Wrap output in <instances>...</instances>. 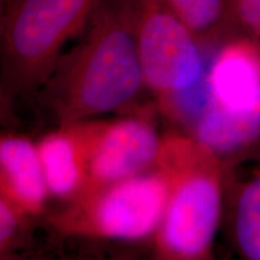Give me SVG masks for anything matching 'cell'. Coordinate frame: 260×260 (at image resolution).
Masks as SVG:
<instances>
[{"label": "cell", "mask_w": 260, "mask_h": 260, "mask_svg": "<svg viewBox=\"0 0 260 260\" xmlns=\"http://www.w3.org/2000/svg\"><path fill=\"white\" fill-rule=\"evenodd\" d=\"M77 124L86 149V183L77 201L158 164L164 141L147 121L124 118L105 124Z\"/></svg>", "instance_id": "cell-6"}, {"label": "cell", "mask_w": 260, "mask_h": 260, "mask_svg": "<svg viewBox=\"0 0 260 260\" xmlns=\"http://www.w3.org/2000/svg\"><path fill=\"white\" fill-rule=\"evenodd\" d=\"M103 0H5L0 52L5 92H39L65 45L88 25Z\"/></svg>", "instance_id": "cell-2"}, {"label": "cell", "mask_w": 260, "mask_h": 260, "mask_svg": "<svg viewBox=\"0 0 260 260\" xmlns=\"http://www.w3.org/2000/svg\"><path fill=\"white\" fill-rule=\"evenodd\" d=\"M190 29L204 47L218 45L236 32L234 0H162Z\"/></svg>", "instance_id": "cell-10"}, {"label": "cell", "mask_w": 260, "mask_h": 260, "mask_svg": "<svg viewBox=\"0 0 260 260\" xmlns=\"http://www.w3.org/2000/svg\"><path fill=\"white\" fill-rule=\"evenodd\" d=\"M2 197L19 213L40 212L48 191L38 146L21 136L0 141Z\"/></svg>", "instance_id": "cell-8"}, {"label": "cell", "mask_w": 260, "mask_h": 260, "mask_svg": "<svg viewBox=\"0 0 260 260\" xmlns=\"http://www.w3.org/2000/svg\"><path fill=\"white\" fill-rule=\"evenodd\" d=\"M17 210L5 198H0V246L2 248L11 241L17 226Z\"/></svg>", "instance_id": "cell-13"}, {"label": "cell", "mask_w": 260, "mask_h": 260, "mask_svg": "<svg viewBox=\"0 0 260 260\" xmlns=\"http://www.w3.org/2000/svg\"><path fill=\"white\" fill-rule=\"evenodd\" d=\"M5 2V0H0V3H4Z\"/></svg>", "instance_id": "cell-14"}, {"label": "cell", "mask_w": 260, "mask_h": 260, "mask_svg": "<svg viewBox=\"0 0 260 260\" xmlns=\"http://www.w3.org/2000/svg\"><path fill=\"white\" fill-rule=\"evenodd\" d=\"M144 83L134 0H103L39 92L54 118L69 125L125 106Z\"/></svg>", "instance_id": "cell-1"}, {"label": "cell", "mask_w": 260, "mask_h": 260, "mask_svg": "<svg viewBox=\"0 0 260 260\" xmlns=\"http://www.w3.org/2000/svg\"><path fill=\"white\" fill-rule=\"evenodd\" d=\"M44 136L38 151L50 194L77 199L86 183V149L77 123Z\"/></svg>", "instance_id": "cell-9"}, {"label": "cell", "mask_w": 260, "mask_h": 260, "mask_svg": "<svg viewBox=\"0 0 260 260\" xmlns=\"http://www.w3.org/2000/svg\"><path fill=\"white\" fill-rule=\"evenodd\" d=\"M233 18L236 31L260 39V0H234Z\"/></svg>", "instance_id": "cell-12"}, {"label": "cell", "mask_w": 260, "mask_h": 260, "mask_svg": "<svg viewBox=\"0 0 260 260\" xmlns=\"http://www.w3.org/2000/svg\"><path fill=\"white\" fill-rule=\"evenodd\" d=\"M255 147L258 164L237 188L233 207L234 241L248 260H260V144Z\"/></svg>", "instance_id": "cell-11"}, {"label": "cell", "mask_w": 260, "mask_h": 260, "mask_svg": "<svg viewBox=\"0 0 260 260\" xmlns=\"http://www.w3.org/2000/svg\"><path fill=\"white\" fill-rule=\"evenodd\" d=\"M160 170L144 172L79 201L81 230L115 240L134 241L159 229L172 190V175Z\"/></svg>", "instance_id": "cell-5"}, {"label": "cell", "mask_w": 260, "mask_h": 260, "mask_svg": "<svg viewBox=\"0 0 260 260\" xmlns=\"http://www.w3.org/2000/svg\"><path fill=\"white\" fill-rule=\"evenodd\" d=\"M204 81L205 105L232 112L259 109L260 39L242 31L224 39L207 63Z\"/></svg>", "instance_id": "cell-7"}, {"label": "cell", "mask_w": 260, "mask_h": 260, "mask_svg": "<svg viewBox=\"0 0 260 260\" xmlns=\"http://www.w3.org/2000/svg\"><path fill=\"white\" fill-rule=\"evenodd\" d=\"M219 157L197 140L164 141L158 165L172 175V190L158 229L168 256L199 259L210 254L223 206Z\"/></svg>", "instance_id": "cell-3"}, {"label": "cell", "mask_w": 260, "mask_h": 260, "mask_svg": "<svg viewBox=\"0 0 260 260\" xmlns=\"http://www.w3.org/2000/svg\"><path fill=\"white\" fill-rule=\"evenodd\" d=\"M139 56L145 84L175 98L203 81L204 46L162 0H134Z\"/></svg>", "instance_id": "cell-4"}]
</instances>
